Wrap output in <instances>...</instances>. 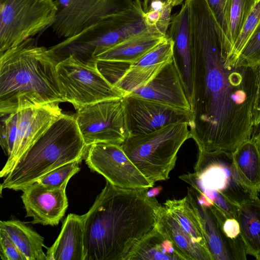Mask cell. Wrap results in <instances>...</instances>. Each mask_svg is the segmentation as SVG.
<instances>
[{
	"label": "cell",
	"instance_id": "9a60e30c",
	"mask_svg": "<svg viewBox=\"0 0 260 260\" xmlns=\"http://www.w3.org/2000/svg\"><path fill=\"white\" fill-rule=\"evenodd\" d=\"M66 187L52 188L37 182L25 187L21 197L26 217L33 218V224L57 225L68 207Z\"/></svg>",
	"mask_w": 260,
	"mask_h": 260
},
{
	"label": "cell",
	"instance_id": "44dd1931",
	"mask_svg": "<svg viewBox=\"0 0 260 260\" xmlns=\"http://www.w3.org/2000/svg\"><path fill=\"white\" fill-rule=\"evenodd\" d=\"M186 196L199 220L212 260H234L217 220L210 209L198 203L192 187L187 188Z\"/></svg>",
	"mask_w": 260,
	"mask_h": 260
},
{
	"label": "cell",
	"instance_id": "5bb4252c",
	"mask_svg": "<svg viewBox=\"0 0 260 260\" xmlns=\"http://www.w3.org/2000/svg\"><path fill=\"white\" fill-rule=\"evenodd\" d=\"M18 112L16 137L11 155L0 172L6 177L22 154L62 114L59 104L32 107Z\"/></svg>",
	"mask_w": 260,
	"mask_h": 260
},
{
	"label": "cell",
	"instance_id": "d6a6232c",
	"mask_svg": "<svg viewBox=\"0 0 260 260\" xmlns=\"http://www.w3.org/2000/svg\"><path fill=\"white\" fill-rule=\"evenodd\" d=\"M228 1V0H206L225 38L228 49L227 60L229 61L231 52V46L229 41L225 15Z\"/></svg>",
	"mask_w": 260,
	"mask_h": 260
},
{
	"label": "cell",
	"instance_id": "4fadbf2b",
	"mask_svg": "<svg viewBox=\"0 0 260 260\" xmlns=\"http://www.w3.org/2000/svg\"><path fill=\"white\" fill-rule=\"evenodd\" d=\"M173 41L166 37L140 58L120 71L104 77L124 95L146 85L173 58Z\"/></svg>",
	"mask_w": 260,
	"mask_h": 260
},
{
	"label": "cell",
	"instance_id": "cb8c5ba5",
	"mask_svg": "<svg viewBox=\"0 0 260 260\" xmlns=\"http://www.w3.org/2000/svg\"><path fill=\"white\" fill-rule=\"evenodd\" d=\"M234 164L243 182L258 194L260 192V153L253 140L240 145L232 152Z\"/></svg>",
	"mask_w": 260,
	"mask_h": 260
},
{
	"label": "cell",
	"instance_id": "52a82bcc",
	"mask_svg": "<svg viewBox=\"0 0 260 260\" xmlns=\"http://www.w3.org/2000/svg\"><path fill=\"white\" fill-rule=\"evenodd\" d=\"M194 171L179 178L197 191H216L239 207L258 196L240 178L232 152H199Z\"/></svg>",
	"mask_w": 260,
	"mask_h": 260
},
{
	"label": "cell",
	"instance_id": "8d00e7d4",
	"mask_svg": "<svg viewBox=\"0 0 260 260\" xmlns=\"http://www.w3.org/2000/svg\"><path fill=\"white\" fill-rule=\"evenodd\" d=\"M252 139L254 142L260 153V126L253 136Z\"/></svg>",
	"mask_w": 260,
	"mask_h": 260
},
{
	"label": "cell",
	"instance_id": "f1b7e54d",
	"mask_svg": "<svg viewBox=\"0 0 260 260\" xmlns=\"http://www.w3.org/2000/svg\"><path fill=\"white\" fill-rule=\"evenodd\" d=\"M81 161L76 160L60 166L42 176L36 182L49 187H66L70 178L78 173Z\"/></svg>",
	"mask_w": 260,
	"mask_h": 260
},
{
	"label": "cell",
	"instance_id": "2e32d148",
	"mask_svg": "<svg viewBox=\"0 0 260 260\" xmlns=\"http://www.w3.org/2000/svg\"><path fill=\"white\" fill-rule=\"evenodd\" d=\"M167 35L173 41V59L190 105L192 97V49L186 0L180 10L171 16Z\"/></svg>",
	"mask_w": 260,
	"mask_h": 260
},
{
	"label": "cell",
	"instance_id": "8992f818",
	"mask_svg": "<svg viewBox=\"0 0 260 260\" xmlns=\"http://www.w3.org/2000/svg\"><path fill=\"white\" fill-rule=\"evenodd\" d=\"M56 71L65 101L77 110L124 96L100 72L96 60L86 61L70 55L58 62Z\"/></svg>",
	"mask_w": 260,
	"mask_h": 260
},
{
	"label": "cell",
	"instance_id": "d4e9b609",
	"mask_svg": "<svg viewBox=\"0 0 260 260\" xmlns=\"http://www.w3.org/2000/svg\"><path fill=\"white\" fill-rule=\"evenodd\" d=\"M184 260L173 243L156 228L134 248L127 260Z\"/></svg>",
	"mask_w": 260,
	"mask_h": 260
},
{
	"label": "cell",
	"instance_id": "d590c367",
	"mask_svg": "<svg viewBox=\"0 0 260 260\" xmlns=\"http://www.w3.org/2000/svg\"><path fill=\"white\" fill-rule=\"evenodd\" d=\"M162 190V188L161 186H158L152 188L149 190H147L146 194L148 198H154L158 196Z\"/></svg>",
	"mask_w": 260,
	"mask_h": 260
},
{
	"label": "cell",
	"instance_id": "603a6c76",
	"mask_svg": "<svg viewBox=\"0 0 260 260\" xmlns=\"http://www.w3.org/2000/svg\"><path fill=\"white\" fill-rule=\"evenodd\" d=\"M0 228L9 234L27 260H47L43 250L44 238L18 220L0 221Z\"/></svg>",
	"mask_w": 260,
	"mask_h": 260
},
{
	"label": "cell",
	"instance_id": "484cf974",
	"mask_svg": "<svg viewBox=\"0 0 260 260\" xmlns=\"http://www.w3.org/2000/svg\"><path fill=\"white\" fill-rule=\"evenodd\" d=\"M216 218L224 241L234 260L247 259V252L238 220L228 215L213 203L209 207Z\"/></svg>",
	"mask_w": 260,
	"mask_h": 260
},
{
	"label": "cell",
	"instance_id": "3957f363",
	"mask_svg": "<svg viewBox=\"0 0 260 260\" xmlns=\"http://www.w3.org/2000/svg\"><path fill=\"white\" fill-rule=\"evenodd\" d=\"M0 115L65 102L57 61L30 38L0 54Z\"/></svg>",
	"mask_w": 260,
	"mask_h": 260
},
{
	"label": "cell",
	"instance_id": "277c9868",
	"mask_svg": "<svg viewBox=\"0 0 260 260\" xmlns=\"http://www.w3.org/2000/svg\"><path fill=\"white\" fill-rule=\"evenodd\" d=\"M88 147L74 116L62 114L22 154L1 184V190L22 191L47 173L85 157Z\"/></svg>",
	"mask_w": 260,
	"mask_h": 260
},
{
	"label": "cell",
	"instance_id": "7c38bea8",
	"mask_svg": "<svg viewBox=\"0 0 260 260\" xmlns=\"http://www.w3.org/2000/svg\"><path fill=\"white\" fill-rule=\"evenodd\" d=\"M123 103L129 136L153 132L172 123L187 122L190 126V110L128 94Z\"/></svg>",
	"mask_w": 260,
	"mask_h": 260
},
{
	"label": "cell",
	"instance_id": "ffe728a7",
	"mask_svg": "<svg viewBox=\"0 0 260 260\" xmlns=\"http://www.w3.org/2000/svg\"><path fill=\"white\" fill-rule=\"evenodd\" d=\"M156 228L173 243L184 260H212L208 249L197 243L163 205Z\"/></svg>",
	"mask_w": 260,
	"mask_h": 260
},
{
	"label": "cell",
	"instance_id": "5b68a950",
	"mask_svg": "<svg viewBox=\"0 0 260 260\" xmlns=\"http://www.w3.org/2000/svg\"><path fill=\"white\" fill-rule=\"evenodd\" d=\"M189 138V124L177 122L149 133L129 136L121 146L131 161L154 185L157 181L169 178L178 152Z\"/></svg>",
	"mask_w": 260,
	"mask_h": 260
},
{
	"label": "cell",
	"instance_id": "e575fe53",
	"mask_svg": "<svg viewBox=\"0 0 260 260\" xmlns=\"http://www.w3.org/2000/svg\"><path fill=\"white\" fill-rule=\"evenodd\" d=\"M256 87V94L253 108V120L256 128L255 132L260 126V64L257 66Z\"/></svg>",
	"mask_w": 260,
	"mask_h": 260
},
{
	"label": "cell",
	"instance_id": "9c48e42d",
	"mask_svg": "<svg viewBox=\"0 0 260 260\" xmlns=\"http://www.w3.org/2000/svg\"><path fill=\"white\" fill-rule=\"evenodd\" d=\"M86 145L107 143L121 145L129 136L123 98L81 107L74 116Z\"/></svg>",
	"mask_w": 260,
	"mask_h": 260
},
{
	"label": "cell",
	"instance_id": "4dcf8cb0",
	"mask_svg": "<svg viewBox=\"0 0 260 260\" xmlns=\"http://www.w3.org/2000/svg\"><path fill=\"white\" fill-rule=\"evenodd\" d=\"M260 64V27L252 35L241 51L236 66L255 68Z\"/></svg>",
	"mask_w": 260,
	"mask_h": 260
},
{
	"label": "cell",
	"instance_id": "7402d4cb",
	"mask_svg": "<svg viewBox=\"0 0 260 260\" xmlns=\"http://www.w3.org/2000/svg\"><path fill=\"white\" fill-rule=\"evenodd\" d=\"M237 220L247 254L260 260V199L258 196L239 206Z\"/></svg>",
	"mask_w": 260,
	"mask_h": 260
},
{
	"label": "cell",
	"instance_id": "d6986e66",
	"mask_svg": "<svg viewBox=\"0 0 260 260\" xmlns=\"http://www.w3.org/2000/svg\"><path fill=\"white\" fill-rule=\"evenodd\" d=\"M157 29L144 32L109 47L94 59L118 63L123 70L159 44L166 37Z\"/></svg>",
	"mask_w": 260,
	"mask_h": 260
},
{
	"label": "cell",
	"instance_id": "1f68e13d",
	"mask_svg": "<svg viewBox=\"0 0 260 260\" xmlns=\"http://www.w3.org/2000/svg\"><path fill=\"white\" fill-rule=\"evenodd\" d=\"M0 256L2 260H27L4 229L0 228Z\"/></svg>",
	"mask_w": 260,
	"mask_h": 260
},
{
	"label": "cell",
	"instance_id": "e0dca14e",
	"mask_svg": "<svg viewBox=\"0 0 260 260\" xmlns=\"http://www.w3.org/2000/svg\"><path fill=\"white\" fill-rule=\"evenodd\" d=\"M129 94L191 111L173 58L146 85Z\"/></svg>",
	"mask_w": 260,
	"mask_h": 260
},
{
	"label": "cell",
	"instance_id": "8fae6325",
	"mask_svg": "<svg viewBox=\"0 0 260 260\" xmlns=\"http://www.w3.org/2000/svg\"><path fill=\"white\" fill-rule=\"evenodd\" d=\"M85 160L88 168L107 181L123 188L149 189L153 187L134 165L121 145L96 143L88 147Z\"/></svg>",
	"mask_w": 260,
	"mask_h": 260
},
{
	"label": "cell",
	"instance_id": "30bf717a",
	"mask_svg": "<svg viewBox=\"0 0 260 260\" xmlns=\"http://www.w3.org/2000/svg\"><path fill=\"white\" fill-rule=\"evenodd\" d=\"M57 8L50 26L59 37H74L103 19L129 8L134 0H54Z\"/></svg>",
	"mask_w": 260,
	"mask_h": 260
},
{
	"label": "cell",
	"instance_id": "4316f807",
	"mask_svg": "<svg viewBox=\"0 0 260 260\" xmlns=\"http://www.w3.org/2000/svg\"><path fill=\"white\" fill-rule=\"evenodd\" d=\"M256 1H228L225 15L229 41L231 46V51L233 45L239 36L244 24Z\"/></svg>",
	"mask_w": 260,
	"mask_h": 260
},
{
	"label": "cell",
	"instance_id": "ac0fdd59",
	"mask_svg": "<svg viewBox=\"0 0 260 260\" xmlns=\"http://www.w3.org/2000/svg\"><path fill=\"white\" fill-rule=\"evenodd\" d=\"M84 219L85 214L68 215L55 242L46 247L47 260H84Z\"/></svg>",
	"mask_w": 260,
	"mask_h": 260
},
{
	"label": "cell",
	"instance_id": "ba28073f",
	"mask_svg": "<svg viewBox=\"0 0 260 260\" xmlns=\"http://www.w3.org/2000/svg\"><path fill=\"white\" fill-rule=\"evenodd\" d=\"M54 0H0V54L52 24Z\"/></svg>",
	"mask_w": 260,
	"mask_h": 260
},
{
	"label": "cell",
	"instance_id": "f546056e",
	"mask_svg": "<svg viewBox=\"0 0 260 260\" xmlns=\"http://www.w3.org/2000/svg\"><path fill=\"white\" fill-rule=\"evenodd\" d=\"M1 122L0 143L6 155H11L16 137L18 126V112L3 115Z\"/></svg>",
	"mask_w": 260,
	"mask_h": 260
},
{
	"label": "cell",
	"instance_id": "83f0119b",
	"mask_svg": "<svg viewBox=\"0 0 260 260\" xmlns=\"http://www.w3.org/2000/svg\"><path fill=\"white\" fill-rule=\"evenodd\" d=\"M260 27V0H257L231 51L228 66H236L239 56L252 35Z\"/></svg>",
	"mask_w": 260,
	"mask_h": 260
},
{
	"label": "cell",
	"instance_id": "7a4b0ae2",
	"mask_svg": "<svg viewBox=\"0 0 260 260\" xmlns=\"http://www.w3.org/2000/svg\"><path fill=\"white\" fill-rule=\"evenodd\" d=\"M148 189L115 186L106 181L85 214L84 260H127L156 228L162 205Z\"/></svg>",
	"mask_w": 260,
	"mask_h": 260
},
{
	"label": "cell",
	"instance_id": "6da1fadb",
	"mask_svg": "<svg viewBox=\"0 0 260 260\" xmlns=\"http://www.w3.org/2000/svg\"><path fill=\"white\" fill-rule=\"evenodd\" d=\"M192 97L191 138L199 152H233L256 131L257 67H225V38L213 13L190 17Z\"/></svg>",
	"mask_w": 260,
	"mask_h": 260
},
{
	"label": "cell",
	"instance_id": "836d02e7",
	"mask_svg": "<svg viewBox=\"0 0 260 260\" xmlns=\"http://www.w3.org/2000/svg\"><path fill=\"white\" fill-rule=\"evenodd\" d=\"M184 0H143L142 7L144 13L158 11L164 4H171L173 7L181 5Z\"/></svg>",
	"mask_w": 260,
	"mask_h": 260
}]
</instances>
